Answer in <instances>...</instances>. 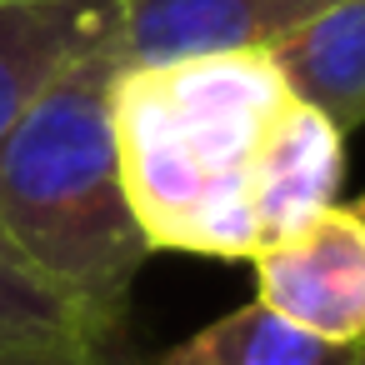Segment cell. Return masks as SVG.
Instances as JSON below:
<instances>
[{"mask_svg": "<svg viewBox=\"0 0 365 365\" xmlns=\"http://www.w3.org/2000/svg\"><path fill=\"white\" fill-rule=\"evenodd\" d=\"M110 36L81 51L0 140V235L56 280L115 345H125L130 290L155 255L135 225L120 145Z\"/></svg>", "mask_w": 365, "mask_h": 365, "instance_id": "cell-2", "label": "cell"}, {"mask_svg": "<svg viewBox=\"0 0 365 365\" xmlns=\"http://www.w3.org/2000/svg\"><path fill=\"white\" fill-rule=\"evenodd\" d=\"M120 350L125 345H115L56 280H46L0 235V365L96 360Z\"/></svg>", "mask_w": 365, "mask_h": 365, "instance_id": "cell-7", "label": "cell"}, {"mask_svg": "<svg viewBox=\"0 0 365 365\" xmlns=\"http://www.w3.org/2000/svg\"><path fill=\"white\" fill-rule=\"evenodd\" d=\"M0 6H71V0H0Z\"/></svg>", "mask_w": 365, "mask_h": 365, "instance_id": "cell-10", "label": "cell"}, {"mask_svg": "<svg viewBox=\"0 0 365 365\" xmlns=\"http://www.w3.org/2000/svg\"><path fill=\"white\" fill-rule=\"evenodd\" d=\"M110 115L150 250L255 260L340 200L345 135L265 51L120 71Z\"/></svg>", "mask_w": 365, "mask_h": 365, "instance_id": "cell-1", "label": "cell"}, {"mask_svg": "<svg viewBox=\"0 0 365 365\" xmlns=\"http://www.w3.org/2000/svg\"><path fill=\"white\" fill-rule=\"evenodd\" d=\"M330 6L335 0H115L110 51L120 71L270 51Z\"/></svg>", "mask_w": 365, "mask_h": 365, "instance_id": "cell-4", "label": "cell"}, {"mask_svg": "<svg viewBox=\"0 0 365 365\" xmlns=\"http://www.w3.org/2000/svg\"><path fill=\"white\" fill-rule=\"evenodd\" d=\"M36 365H130L125 355H96V360H36Z\"/></svg>", "mask_w": 365, "mask_h": 365, "instance_id": "cell-9", "label": "cell"}, {"mask_svg": "<svg viewBox=\"0 0 365 365\" xmlns=\"http://www.w3.org/2000/svg\"><path fill=\"white\" fill-rule=\"evenodd\" d=\"M115 26V0L71 6H0V140L26 106Z\"/></svg>", "mask_w": 365, "mask_h": 365, "instance_id": "cell-5", "label": "cell"}, {"mask_svg": "<svg viewBox=\"0 0 365 365\" xmlns=\"http://www.w3.org/2000/svg\"><path fill=\"white\" fill-rule=\"evenodd\" d=\"M265 56L285 86L340 135L365 125V0H335Z\"/></svg>", "mask_w": 365, "mask_h": 365, "instance_id": "cell-6", "label": "cell"}, {"mask_svg": "<svg viewBox=\"0 0 365 365\" xmlns=\"http://www.w3.org/2000/svg\"><path fill=\"white\" fill-rule=\"evenodd\" d=\"M250 270L255 300L280 320L340 345L365 340V200H330Z\"/></svg>", "mask_w": 365, "mask_h": 365, "instance_id": "cell-3", "label": "cell"}, {"mask_svg": "<svg viewBox=\"0 0 365 365\" xmlns=\"http://www.w3.org/2000/svg\"><path fill=\"white\" fill-rule=\"evenodd\" d=\"M130 365H365V340L360 345L320 340V335L280 320L260 300H250V305L200 325L180 345H170L150 360H130Z\"/></svg>", "mask_w": 365, "mask_h": 365, "instance_id": "cell-8", "label": "cell"}]
</instances>
